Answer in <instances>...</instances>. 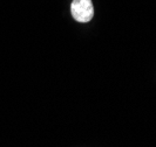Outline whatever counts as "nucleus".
<instances>
[{
	"instance_id": "nucleus-1",
	"label": "nucleus",
	"mask_w": 156,
	"mask_h": 147,
	"mask_svg": "<svg viewBox=\"0 0 156 147\" xmlns=\"http://www.w3.org/2000/svg\"><path fill=\"white\" fill-rule=\"evenodd\" d=\"M70 12L78 22H88L93 19L94 7L92 0H73Z\"/></svg>"
}]
</instances>
